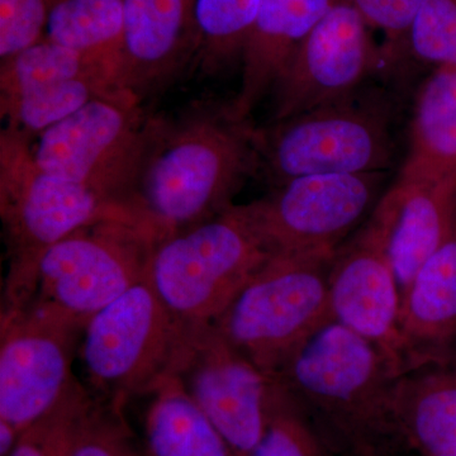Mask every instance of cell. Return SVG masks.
<instances>
[{
    "instance_id": "6da1fadb",
    "label": "cell",
    "mask_w": 456,
    "mask_h": 456,
    "mask_svg": "<svg viewBox=\"0 0 456 456\" xmlns=\"http://www.w3.org/2000/svg\"><path fill=\"white\" fill-rule=\"evenodd\" d=\"M260 170L256 128L230 107H198L179 119H152L125 211L155 242L232 206Z\"/></svg>"
},
{
    "instance_id": "7a4b0ae2",
    "label": "cell",
    "mask_w": 456,
    "mask_h": 456,
    "mask_svg": "<svg viewBox=\"0 0 456 456\" xmlns=\"http://www.w3.org/2000/svg\"><path fill=\"white\" fill-rule=\"evenodd\" d=\"M399 373L373 342L330 318L273 375L335 456H395Z\"/></svg>"
},
{
    "instance_id": "3957f363",
    "label": "cell",
    "mask_w": 456,
    "mask_h": 456,
    "mask_svg": "<svg viewBox=\"0 0 456 456\" xmlns=\"http://www.w3.org/2000/svg\"><path fill=\"white\" fill-rule=\"evenodd\" d=\"M0 217L8 256L2 314L32 302L42 256L57 242L94 222L128 224L106 197L42 170L28 137L9 128L0 136Z\"/></svg>"
},
{
    "instance_id": "277c9868",
    "label": "cell",
    "mask_w": 456,
    "mask_h": 456,
    "mask_svg": "<svg viewBox=\"0 0 456 456\" xmlns=\"http://www.w3.org/2000/svg\"><path fill=\"white\" fill-rule=\"evenodd\" d=\"M272 256L248 204L156 242L147 279L184 325L212 323Z\"/></svg>"
},
{
    "instance_id": "5b68a950",
    "label": "cell",
    "mask_w": 456,
    "mask_h": 456,
    "mask_svg": "<svg viewBox=\"0 0 456 456\" xmlns=\"http://www.w3.org/2000/svg\"><path fill=\"white\" fill-rule=\"evenodd\" d=\"M395 103L362 86L349 97L256 128L260 170L278 185L318 174L387 173Z\"/></svg>"
},
{
    "instance_id": "8992f818",
    "label": "cell",
    "mask_w": 456,
    "mask_h": 456,
    "mask_svg": "<svg viewBox=\"0 0 456 456\" xmlns=\"http://www.w3.org/2000/svg\"><path fill=\"white\" fill-rule=\"evenodd\" d=\"M334 256L272 255L212 325L273 377L331 318L329 273Z\"/></svg>"
},
{
    "instance_id": "52a82bcc",
    "label": "cell",
    "mask_w": 456,
    "mask_h": 456,
    "mask_svg": "<svg viewBox=\"0 0 456 456\" xmlns=\"http://www.w3.org/2000/svg\"><path fill=\"white\" fill-rule=\"evenodd\" d=\"M187 326L143 279L84 327L77 355L84 386L95 398L123 407L131 398L151 395L173 375Z\"/></svg>"
},
{
    "instance_id": "ba28073f",
    "label": "cell",
    "mask_w": 456,
    "mask_h": 456,
    "mask_svg": "<svg viewBox=\"0 0 456 456\" xmlns=\"http://www.w3.org/2000/svg\"><path fill=\"white\" fill-rule=\"evenodd\" d=\"M151 122L136 95L110 90L38 134L33 159L42 170L106 197L126 216Z\"/></svg>"
},
{
    "instance_id": "9c48e42d",
    "label": "cell",
    "mask_w": 456,
    "mask_h": 456,
    "mask_svg": "<svg viewBox=\"0 0 456 456\" xmlns=\"http://www.w3.org/2000/svg\"><path fill=\"white\" fill-rule=\"evenodd\" d=\"M155 245L151 237L127 222L102 220L79 228L42 256L31 303L86 325L147 278Z\"/></svg>"
},
{
    "instance_id": "30bf717a",
    "label": "cell",
    "mask_w": 456,
    "mask_h": 456,
    "mask_svg": "<svg viewBox=\"0 0 456 456\" xmlns=\"http://www.w3.org/2000/svg\"><path fill=\"white\" fill-rule=\"evenodd\" d=\"M387 173L318 174L278 185L248 211L272 255L332 257L382 198Z\"/></svg>"
},
{
    "instance_id": "8fae6325",
    "label": "cell",
    "mask_w": 456,
    "mask_h": 456,
    "mask_svg": "<svg viewBox=\"0 0 456 456\" xmlns=\"http://www.w3.org/2000/svg\"><path fill=\"white\" fill-rule=\"evenodd\" d=\"M84 327L37 303L2 314L0 419L23 432L61 401L77 380Z\"/></svg>"
},
{
    "instance_id": "7c38bea8",
    "label": "cell",
    "mask_w": 456,
    "mask_h": 456,
    "mask_svg": "<svg viewBox=\"0 0 456 456\" xmlns=\"http://www.w3.org/2000/svg\"><path fill=\"white\" fill-rule=\"evenodd\" d=\"M175 377L236 456H250L268 425L278 383L228 344L212 323L188 325Z\"/></svg>"
},
{
    "instance_id": "4fadbf2b",
    "label": "cell",
    "mask_w": 456,
    "mask_h": 456,
    "mask_svg": "<svg viewBox=\"0 0 456 456\" xmlns=\"http://www.w3.org/2000/svg\"><path fill=\"white\" fill-rule=\"evenodd\" d=\"M370 29L349 0H335L279 74L273 122L349 97L392 65Z\"/></svg>"
},
{
    "instance_id": "5bb4252c",
    "label": "cell",
    "mask_w": 456,
    "mask_h": 456,
    "mask_svg": "<svg viewBox=\"0 0 456 456\" xmlns=\"http://www.w3.org/2000/svg\"><path fill=\"white\" fill-rule=\"evenodd\" d=\"M332 320L373 342L399 368L402 292L388 236L371 212L364 226L336 251L329 273Z\"/></svg>"
},
{
    "instance_id": "9a60e30c",
    "label": "cell",
    "mask_w": 456,
    "mask_h": 456,
    "mask_svg": "<svg viewBox=\"0 0 456 456\" xmlns=\"http://www.w3.org/2000/svg\"><path fill=\"white\" fill-rule=\"evenodd\" d=\"M196 0H125L117 86L141 99L196 59Z\"/></svg>"
},
{
    "instance_id": "2e32d148",
    "label": "cell",
    "mask_w": 456,
    "mask_h": 456,
    "mask_svg": "<svg viewBox=\"0 0 456 456\" xmlns=\"http://www.w3.org/2000/svg\"><path fill=\"white\" fill-rule=\"evenodd\" d=\"M456 360V227L402 292L401 375Z\"/></svg>"
},
{
    "instance_id": "e0dca14e",
    "label": "cell",
    "mask_w": 456,
    "mask_h": 456,
    "mask_svg": "<svg viewBox=\"0 0 456 456\" xmlns=\"http://www.w3.org/2000/svg\"><path fill=\"white\" fill-rule=\"evenodd\" d=\"M373 213L386 227L401 292L456 227V180H395Z\"/></svg>"
},
{
    "instance_id": "ac0fdd59",
    "label": "cell",
    "mask_w": 456,
    "mask_h": 456,
    "mask_svg": "<svg viewBox=\"0 0 456 456\" xmlns=\"http://www.w3.org/2000/svg\"><path fill=\"white\" fill-rule=\"evenodd\" d=\"M335 0H261L259 16L241 61V86L228 104L233 116L248 119L272 92L297 47L322 20Z\"/></svg>"
},
{
    "instance_id": "d6986e66",
    "label": "cell",
    "mask_w": 456,
    "mask_h": 456,
    "mask_svg": "<svg viewBox=\"0 0 456 456\" xmlns=\"http://www.w3.org/2000/svg\"><path fill=\"white\" fill-rule=\"evenodd\" d=\"M392 415L403 448L417 456H456V360L399 375Z\"/></svg>"
},
{
    "instance_id": "ffe728a7",
    "label": "cell",
    "mask_w": 456,
    "mask_h": 456,
    "mask_svg": "<svg viewBox=\"0 0 456 456\" xmlns=\"http://www.w3.org/2000/svg\"><path fill=\"white\" fill-rule=\"evenodd\" d=\"M398 178L456 180V68L437 66L417 90Z\"/></svg>"
},
{
    "instance_id": "44dd1931",
    "label": "cell",
    "mask_w": 456,
    "mask_h": 456,
    "mask_svg": "<svg viewBox=\"0 0 456 456\" xmlns=\"http://www.w3.org/2000/svg\"><path fill=\"white\" fill-rule=\"evenodd\" d=\"M150 395L147 456H236L175 377L165 378Z\"/></svg>"
},
{
    "instance_id": "7402d4cb",
    "label": "cell",
    "mask_w": 456,
    "mask_h": 456,
    "mask_svg": "<svg viewBox=\"0 0 456 456\" xmlns=\"http://www.w3.org/2000/svg\"><path fill=\"white\" fill-rule=\"evenodd\" d=\"M123 25L125 0H56L45 38L107 65L117 84Z\"/></svg>"
},
{
    "instance_id": "603a6c76",
    "label": "cell",
    "mask_w": 456,
    "mask_h": 456,
    "mask_svg": "<svg viewBox=\"0 0 456 456\" xmlns=\"http://www.w3.org/2000/svg\"><path fill=\"white\" fill-rule=\"evenodd\" d=\"M260 5L261 0H196V59L204 73L241 65Z\"/></svg>"
},
{
    "instance_id": "cb8c5ba5",
    "label": "cell",
    "mask_w": 456,
    "mask_h": 456,
    "mask_svg": "<svg viewBox=\"0 0 456 456\" xmlns=\"http://www.w3.org/2000/svg\"><path fill=\"white\" fill-rule=\"evenodd\" d=\"M90 73H106L116 83L113 71L107 65L44 38L2 61L0 104L9 103L51 83Z\"/></svg>"
},
{
    "instance_id": "d4e9b609",
    "label": "cell",
    "mask_w": 456,
    "mask_h": 456,
    "mask_svg": "<svg viewBox=\"0 0 456 456\" xmlns=\"http://www.w3.org/2000/svg\"><path fill=\"white\" fill-rule=\"evenodd\" d=\"M94 395L77 380L50 412L27 428L9 456H70Z\"/></svg>"
},
{
    "instance_id": "484cf974",
    "label": "cell",
    "mask_w": 456,
    "mask_h": 456,
    "mask_svg": "<svg viewBox=\"0 0 456 456\" xmlns=\"http://www.w3.org/2000/svg\"><path fill=\"white\" fill-rule=\"evenodd\" d=\"M250 456L335 455L278 383L268 425Z\"/></svg>"
},
{
    "instance_id": "4316f807",
    "label": "cell",
    "mask_w": 456,
    "mask_h": 456,
    "mask_svg": "<svg viewBox=\"0 0 456 456\" xmlns=\"http://www.w3.org/2000/svg\"><path fill=\"white\" fill-rule=\"evenodd\" d=\"M407 57L456 68V0H422L408 33Z\"/></svg>"
},
{
    "instance_id": "83f0119b",
    "label": "cell",
    "mask_w": 456,
    "mask_h": 456,
    "mask_svg": "<svg viewBox=\"0 0 456 456\" xmlns=\"http://www.w3.org/2000/svg\"><path fill=\"white\" fill-rule=\"evenodd\" d=\"M123 408L94 397L70 456H136Z\"/></svg>"
},
{
    "instance_id": "f1b7e54d",
    "label": "cell",
    "mask_w": 456,
    "mask_h": 456,
    "mask_svg": "<svg viewBox=\"0 0 456 456\" xmlns=\"http://www.w3.org/2000/svg\"><path fill=\"white\" fill-rule=\"evenodd\" d=\"M56 0H0L2 61L45 38Z\"/></svg>"
},
{
    "instance_id": "f546056e",
    "label": "cell",
    "mask_w": 456,
    "mask_h": 456,
    "mask_svg": "<svg viewBox=\"0 0 456 456\" xmlns=\"http://www.w3.org/2000/svg\"><path fill=\"white\" fill-rule=\"evenodd\" d=\"M371 29L383 32V50L392 65L406 53L408 33L422 0H349Z\"/></svg>"
},
{
    "instance_id": "4dcf8cb0",
    "label": "cell",
    "mask_w": 456,
    "mask_h": 456,
    "mask_svg": "<svg viewBox=\"0 0 456 456\" xmlns=\"http://www.w3.org/2000/svg\"><path fill=\"white\" fill-rule=\"evenodd\" d=\"M22 432L7 421L0 419V456H9L16 448Z\"/></svg>"
},
{
    "instance_id": "1f68e13d",
    "label": "cell",
    "mask_w": 456,
    "mask_h": 456,
    "mask_svg": "<svg viewBox=\"0 0 456 456\" xmlns=\"http://www.w3.org/2000/svg\"><path fill=\"white\" fill-rule=\"evenodd\" d=\"M410 456H417V455H415V454H411Z\"/></svg>"
}]
</instances>
